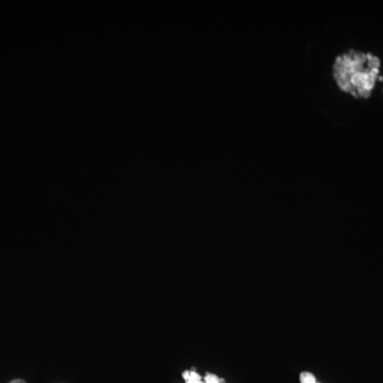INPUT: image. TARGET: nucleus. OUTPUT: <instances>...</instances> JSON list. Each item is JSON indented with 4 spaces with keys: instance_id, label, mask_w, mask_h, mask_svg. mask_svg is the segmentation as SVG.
<instances>
[{
    "instance_id": "f257e3e1",
    "label": "nucleus",
    "mask_w": 383,
    "mask_h": 383,
    "mask_svg": "<svg viewBox=\"0 0 383 383\" xmlns=\"http://www.w3.org/2000/svg\"><path fill=\"white\" fill-rule=\"evenodd\" d=\"M352 55H354L352 58L348 55H344L343 58H338L334 65V77L337 78L339 85L343 91L354 94L349 85V80L354 75L365 71L363 69V64L367 60V57L364 53H356L355 51H352Z\"/></svg>"
},
{
    "instance_id": "0eeeda50",
    "label": "nucleus",
    "mask_w": 383,
    "mask_h": 383,
    "mask_svg": "<svg viewBox=\"0 0 383 383\" xmlns=\"http://www.w3.org/2000/svg\"><path fill=\"white\" fill-rule=\"evenodd\" d=\"M220 383H225V382H223V381H221V382H220Z\"/></svg>"
},
{
    "instance_id": "f03ea898",
    "label": "nucleus",
    "mask_w": 383,
    "mask_h": 383,
    "mask_svg": "<svg viewBox=\"0 0 383 383\" xmlns=\"http://www.w3.org/2000/svg\"><path fill=\"white\" fill-rule=\"evenodd\" d=\"M182 376L185 383H206L202 380V377L194 370H185Z\"/></svg>"
},
{
    "instance_id": "6e6552de",
    "label": "nucleus",
    "mask_w": 383,
    "mask_h": 383,
    "mask_svg": "<svg viewBox=\"0 0 383 383\" xmlns=\"http://www.w3.org/2000/svg\"><path fill=\"white\" fill-rule=\"evenodd\" d=\"M316 383H319V382H316Z\"/></svg>"
},
{
    "instance_id": "7ed1b4c3",
    "label": "nucleus",
    "mask_w": 383,
    "mask_h": 383,
    "mask_svg": "<svg viewBox=\"0 0 383 383\" xmlns=\"http://www.w3.org/2000/svg\"><path fill=\"white\" fill-rule=\"evenodd\" d=\"M366 57H367L368 67H369V69H378V68H379V64H380L379 59L377 58V57L372 56V55H370V53H368V55H366Z\"/></svg>"
},
{
    "instance_id": "423d86ee",
    "label": "nucleus",
    "mask_w": 383,
    "mask_h": 383,
    "mask_svg": "<svg viewBox=\"0 0 383 383\" xmlns=\"http://www.w3.org/2000/svg\"><path fill=\"white\" fill-rule=\"evenodd\" d=\"M9 383H26V382L23 381V380H21V379H14V380L10 381Z\"/></svg>"
},
{
    "instance_id": "39448f33",
    "label": "nucleus",
    "mask_w": 383,
    "mask_h": 383,
    "mask_svg": "<svg viewBox=\"0 0 383 383\" xmlns=\"http://www.w3.org/2000/svg\"><path fill=\"white\" fill-rule=\"evenodd\" d=\"M206 383H220L221 379L219 378L218 376L214 375V374H207L205 376V379H203Z\"/></svg>"
},
{
    "instance_id": "20e7f679",
    "label": "nucleus",
    "mask_w": 383,
    "mask_h": 383,
    "mask_svg": "<svg viewBox=\"0 0 383 383\" xmlns=\"http://www.w3.org/2000/svg\"><path fill=\"white\" fill-rule=\"evenodd\" d=\"M300 382L301 383H316V378L312 373L303 372L300 374Z\"/></svg>"
}]
</instances>
